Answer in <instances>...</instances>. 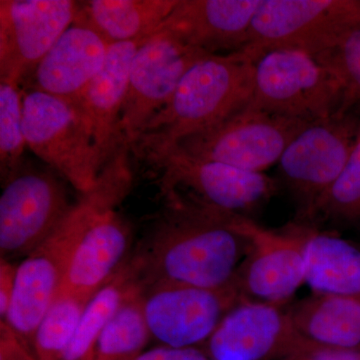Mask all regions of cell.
<instances>
[{
  "instance_id": "3",
  "label": "cell",
  "mask_w": 360,
  "mask_h": 360,
  "mask_svg": "<svg viewBox=\"0 0 360 360\" xmlns=\"http://www.w3.org/2000/svg\"><path fill=\"white\" fill-rule=\"evenodd\" d=\"M253 71L255 63L240 51L206 54L186 71L132 151L142 155L169 148L246 105L252 96Z\"/></svg>"
},
{
  "instance_id": "13",
  "label": "cell",
  "mask_w": 360,
  "mask_h": 360,
  "mask_svg": "<svg viewBox=\"0 0 360 360\" xmlns=\"http://www.w3.org/2000/svg\"><path fill=\"white\" fill-rule=\"evenodd\" d=\"M241 302L233 283L220 288L177 284L143 288L151 336L170 347H205L222 319Z\"/></svg>"
},
{
  "instance_id": "5",
  "label": "cell",
  "mask_w": 360,
  "mask_h": 360,
  "mask_svg": "<svg viewBox=\"0 0 360 360\" xmlns=\"http://www.w3.org/2000/svg\"><path fill=\"white\" fill-rule=\"evenodd\" d=\"M250 103L271 115L312 122L342 112L343 92L338 78L311 54L276 49L255 61Z\"/></svg>"
},
{
  "instance_id": "14",
  "label": "cell",
  "mask_w": 360,
  "mask_h": 360,
  "mask_svg": "<svg viewBox=\"0 0 360 360\" xmlns=\"http://www.w3.org/2000/svg\"><path fill=\"white\" fill-rule=\"evenodd\" d=\"M78 1H0V82L26 84L77 18Z\"/></svg>"
},
{
  "instance_id": "18",
  "label": "cell",
  "mask_w": 360,
  "mask_h": 360,
  "mask_svg": "<svg viewBox=\"0 0 360 360\" xmlns=\"http://www.w3.org/2000/svg\"><path fill=\"white\" fill-rule=\"evenodd\" d=\"M146 39L111 44L103 68L72 103L91 130L103 165L122 141L120 115L129 89L130 66L135 52Z\"/></svg>"
},
{
  "instance_id": "19",
  "label": "cell",
  "mask_w": 360,
  "mask_h": 360,
  "mask_svg": "<svg viewBox=\"0 0 360 360\" xmlns=\"http://www.w3.org/2000/svg\"><path fill=\"white\" fill-rule=\"evenodd\" d=\"M131 246L129 224L116 210L108 212L77 246L60 290L92 297L124 266L131 257Z\"/></svg>"
},
{
  "instance_id": "25",
  "label": "cell",
  "mask_w": 360,
  "mask_h": 360,
  "mask_svg": "<svg viewBox=\"0 0 360 360\" xmlns=\"http://www.w3.org/2000/svg\"><path fill=\"white\" fill-rule=\"evenodd\" d=\"M91 298L59 291L35 333L33 352L37 359H63Z\"/></svg>"
},
{
  "instance_id": "32",
  "label": "cell",
  "mask_w": 360,
  "mask_h": 360,
  "mask_svg": "<svg viewBox=\"0 0 360 360\" xmlns=\"http://www.w3.org/2000/svg\"><path fill=\"white\" fill-rule=\"evenodd\" d=\"M281 360H360V352H340L311 345L293 352Z\"/></svg>"
},
{
  "instance_id": "24",
  "label": "cell",
  "mask_w": 360,
  "mask_h": 360,
  "mask_svg": "<svg viewBox=\"0 0 360 360\" xmlns=\"http://www.w3.org/2000/svg\"><path fill=\"white\" fill-rule=\"evenodd\" d=\"M150 340L142 288L123 303L103 329L94 360H137L148 350Z\"/></svg>"
},
{
  "instance_id": "9",
  "label": "cell",
  "mask_w": 360,
  "mask_h": 360,
  "mask_svg": "<svg viewBox=\"0 0 360 360\" xmlns=\"http://www.w3.org/2000/svg\"><path fill=\"white\" fill-rule=\"evenodd\" d=\"M309 123L271 115L248 103L212 127L162 149L264 172L278 163L290 141Z\"/></svg>"
},
{
  "instance_id": "30",
  "label": "cell",
  "mask_w": 360,
  "mask_h": 360,
  "mask_svg": "<svg viewBox=\"0 0 360 360\" xmlns=\"http://www.w3.org/2000/svg\"><path fill=\"white\" fill-rule=\"evenodd\" d=\"M137 360H212L203 347H170L158 345Z\"/></svg>"
},
{
  "instance_id": "1",
  "label": "cell",
  "mask_w": 360,
  "mask_h": 360,
  "mask_svg": "<svg viewBox=\"0 0 360 360\" xmlns=\"http://www.w3.org/2000/svg\"><path fill=\"white\" fill-rule=\"evenodd\" d=\"M160 219L132 252L143 288L177 284L220 288L233 283L248 240L231 215L167 198Z\"/></svg>"
},
{
  "instance_id": "4",
  "label": "cell",
  "mask_w": 360,
  "mask_h": 360,
  "mask_svg": "<svg viewBox=\"0 0 360 360\" xmlns=\"http://www.w3.org/2000/svg\"><path fill=\"white\" fill-rule=\"evenodd\" d=\"M160 170L165 198L186 201L203 210L250 217L278 191L276 180L264 172L200 160L175 149L143 153Z\"/></svg>"
},
{
  "instance_id": "16",
  "label": "cell",
  "mask_w": 360,
  "mask_h": 360,
  "mask_svg": "<svg viewBox=\"0 0 360 360\" xmlns=\"http://www.w3.org/2000/svg\"><path fill=\"white\" fill-rule=\"evenodd\" d=\"M262 0H179L158 30L206 53L241 51Z\"/></svg>"
},
{
  "instance_id": "7",
  "label": "cell",
  "mask_w": 360,
  "mask_h": 360,
  "mask_svg": "<svg viewBox=\"0 0 360 360\" xmlns=\"http://www.w3.org/2000/svg\"><path fill=\"white\" fill-rule=\"evenodd\" d=\"M359 127V116L338 112L309 122L283 151L277 165L295 200L297 222L314 221L354 151Z\"/></svg>"
},
{
  "instance_id": "11",
  "label": "cell",
  "mask_w": 360,
  "mask_h": 360,
  "mask_svg": "<svg viewBox=\"0 0 360 360\" xmlns=\"http://www.w3.org/2000/svg\"><path fill=\"white\" fill-rule=\"evenodd\" d=\"M73 205L65 184L49 170L20 169L0 195V258L27 257L51 236Z\"/></svg>"
},
{
  "instance_id": "27",
  "label": "cell",
  "mask_w": 360,
  "mask_h": 360,
  "mask_svg": "<svg viewBox=\"0 0 360 360\" xmlns=\"http://www.w3.org/2000/svg\"><path fill=\"white\" fill-rule=\"evenodd\" d=\"M314 56L338 78L343 92L342 112L360 117V25Z\"/></svg>"
},
{
  "instance_id": "15",
  "label": "cell",
  "mask_w": 360,
  "mask_h": 360,
  "mask_svg": "<svg viewBox=\"0 0 360 360\" xmlns=\"http://www.w3.org/2000/svg\"><path fill=\"white\" fill-rule=\"evenodd\" d=\"M315 345L300 335L288 309L270 303H239L203 348L212 360H281Z\"/></svg>"
},
{
  "instance_id": "10",
  "label": "cell",
  "mask_w": 360,
  "mask_h": 360,
  "mask_svg": "<svg viewBox=\"0 0 360 360\" xmlns=\"http://www.w3.org/2000/svg\"><path fill=\"white\" fill-rule=\"evenodd\" d=\"M232 225L248 240L234 288L243 302L283 307L305 283L309 225L295 222L269 229L245 217H234Z\"/></svg>"
},
{
  "instance_id": "22",
  "label": "cell",
  "mask_w": 360,
  "mask_h": 360,
  "mask_svg": "<svg viewBox=\"0 0 360 360\" xmlns=\"http://www.w3.org/2000/svg\"><path fill=\"white\" fill-rule=\"evenodd\" d=\"M305 283L314 295L360 298V245L310 227Z\"/></svg>"
},
{
  "instance_id": "2",
  "label": "cell",
  "mask_w": 360,
  "mask_h": 360,
  "mask_svg": "<svg viewBox=\"0 0 360 360\" xmlns=\"http://www.w3.org/2000/svg\"><path fill=\"white\" fill-rule=\"evenodd\" d=\"M131 149L120 144L99 174L46 240L18 264L15 290L6 321L33 352L40 321L58 296L71 258L85 234L127 198L132 189Z\"/></svg>"
},
{
  "instance_id": "6",
  "label": "cell",
  "mask_w": 360,
  "mask_h": 360,
  "mask_svg": "<svg viewBox=\"0 0 360 360\" xmlns=\"http://www.w3.org/2000/svg\"><path fill=\"white\" fill-rule=\"evenodd\" d=\"M22 91L28 148L78 193H89L104 165L84 115L65 99L34 89Z\"/></svg>"
},
{
  "instance_id": "23",
  "label": "cell",
  "mask_w": 360,
  "mask_h": 360,
  "mask_svg": "<svg viewBox=\"0 0 360 360\" xmlns=\"http://www.w3.org/2000/svg\"><path fill=\"white\" fill-rule=\"evenodd\" d=\"M143 288L131 257L110 283L92 296L63 360H94L97 341L123 303Z\"/></svg>"
},
{
  "instance_id": "17",
  "label": "cell",
  "mask_w": 360,
  "mask_h": 360,
  "mask_svg": "<svg viewBox=\"0 0 360 360\" xmlns=\"http://www.w3.org/2000/svg\"><path fill=\"white\" fill-rule=\"evenodd\" d=\"M110 45L90 26L73 21L40 60L26 89L75 103L103 68Z\"/></svg>"
},
{
  "instance_id": "31",
  "label": "cell",
  "mask_w": 360,
  "mask_h": 360,
  "mask_svg": "<svg viewBox=\"0 0 360 360\" xmlns=\"http://www.w3.org/2000/svg\"><path fill=\"white\" fill-rule=\"evenodd\" d=\"M18 262L0 258V321H6L14 290H15Z\"/></svg>"
},
{
  "instance_id": "29",
  "label": "cell",
  "mask_w": 360,
  "mask_h": 360,
  "mask_svg": "<svg viewBox=\"0 0 360 360\" xmlns=\"http://www.w3.org/2000/svg\"><path fill=\"white\" fill-rule=\"evenodd\" d=\"M0 360H39L4 321H0Z\"/></svg>"
},
{
  "instance_id": "26",
  "label": "cell",
  "mask_w": 360,
  "mask_h": 360,
  "mask_svg": "<svg viewBox=\"0 0 360 360\" xmlns=\"http://www.w3.org/2000/svg\"><path fill=\"white\" fill-rule=\"evenodd\" d=\"M23 91L18 85L0 82V180L1 186L23 165Z\"/></svg>"
},
{
  "instance_id": "28",
  "label": "cell",
  "mask_w": 360,
  "mask_h": 360,
  "mask_svg": "<svg viewBox=\"0 0 360 360\" xmlns=\"http://www.w3.org/2000/svg\"><path fill=\"white\" fill-rule=\"evenodd\" d=\"M317 219L360 229V127L345 169L317 207Z\"/></svg>"
},
{
  "instance_id": "12",
  "label": "cell",
  "mask_w": 360,
  "mask_h": 360,
  "mask_svg": "<svg viewBox=\"0 0 360 360\" xmlns=\"http://www.w3.org/2000/svg\"><path fill=\"white\" fill-rule=\"evenodd\" d=\"M206 54L210 53L184 44L165 30H158L139 45L120 115L122 139L134 146L174 96L186 71Z\"/></svg>"
},
{
  "instance_id": "8",
  "label": "cell",
  "mask_w": 360,
  "mask_h": 360,
  "mask_svg": "<svg viewBox=\"0 0 360 360\" xmlns=\"http://www.w3.org/2000/svg\"><path fill=\"white\" fill-rule=\"evenodd\" d=\"M360 25V0H262L241 51L255 63L276 49L316 56Z\"/></svg>"
},
{
  "instance_id": "20",
  "label": "cell",
  "mask_w": 360,
  "mask_h": 360,
  "mask_svg": "<svg viewBox=\"0 0 360 360\" xmlns=\"http://www.w3.org/2000/svg\"><path fill=\"white\" fill-rule=\"evenodd\" d=\"M179 0H89L78 1L75 21L96 30L110 44L148 39Z\"/></svg>"
},
{
  "instance_id": "21",
  "label": "cell",
  "mask_w": 360,
  "mask_h": 360,
  "mask_svg": "<svg viewBox=\"0 0 360 360\" xmlns=\"http://www.w3.org/2000/svg\"><path fill=\"white\" fill-rule=\"evenodd\" d=\"M303 338L319 347L360 352V298L314 295L288 309Z\"/></svg>"
}]
</instances>
